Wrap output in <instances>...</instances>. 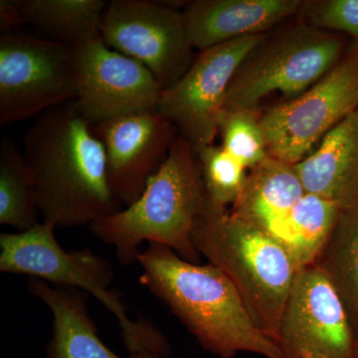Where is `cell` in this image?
<instances>
[{"mask_svg": "<svg viewBox=\"0 0 358 358\" xmlns=\"http://www.w3.org/2000/svg\"><path fill=\"white\" fill-rule=\"evenodd\" d=\"M23 155L42 222L55 229L90 226L124 208L108 182L102 143L76 101L44 112L26 133Z\"/></svg>", "mask_w": 358, "mask_h": 358, "instance_id": "1", "label": "cell"}, {"mask_svg": "<svg viewBox=\"0 0 358 358\" xmlns=\"http://www.w3.org/2000/svg\"><path fill=\"white\" fill-rule=\"evenodd\" d=\"M141 286L162 301L205 350L220 358L241 352L284 358L279 346L254 324L241 296L222 271L188 262L164 245L141 252Z\"/></svg>", "mask_w": 358, "mask_h": 358, "instance_id": "2", "label": "cell"}, {"mask_svg": "<svg viewBox=\"0 0 358 358\" xmlns=\"http://www.w3.org/2000/svg\"><path fill=\"white\" fill-rule=\"evenodd\" d=\"M206 199L196 152L178 136L140 199L91 224L90 231L96 239L114 247L122 265L138 262L143 242L164 245L188 262L199 264L201 256L193 244L192 232Z\"/></svg>", "mask_w": 358, "mask_h": 358, "instance_id": "3", "label": "cell"}, {"mask_svg": "<svg viewBox=\"0 0 358 358\" xmlns=\"http://www.w3.org/2000/svg\"><path fill=\"white\" fill-rule=\"evenodd\" d=\"M192 241L200 256L232 282L255 326L275 343L300 270L288 249L271 233L212 203L208 197L195 221Z\"/></svg>", "mask_w": 358, "mask_h": 358, "instance_id": "4", "label": "cell"}, {"mask_svg": "<svg viewBox=\"0 0 358 358\" xmlns=\"http://www.w3.org/2000/svg\"><path fill=\"white\" fill-rule=\"evenodd\" d=\"M0 271L92 294L115 315L129 355H171L169 341L152 322L128 317L121 296L110 289L114 279L110 263L89 249L66 251L56 239L55 228L49 224L41 222L23 232L1 233Z\"/></svg>", "mask_w": 358, "mask_h": 358, "instance_id": "5", "label": "cell"}, {"mask_svg": "<svg viewBox=\"0 0 358 358\" xmlns=\"http://www.w3.org/2000/svg\"><path fill=\"white\" fill-rule=\"evenodd\" d=\"M343 41L305 24L264 36L238 68L223 110H256L271 94L298 98L341 62Z\"/></svg>", "mask_w": 358, "mask_h": 358, "instance_id": "6", "label": "cell"}, {"mask_svg": "<svg viewBox=\"0 0 358 358\" xmlns=\"http://www.w3.org/2000/svg\"><path fill=\"white\" fill-rule=\"evenodd\" d=\"M71 45L13 30L0 35V126L76 101Z\"/></svg>", "mask_w": 358, "mask_h": 358, "instance_id": "7", "label": "cell"}, {"mask_svg": "<svg viewBox=\"0 0 358 358\" xmlns=\"http://www.w3.org/2000/svg\"><path fill=\"white\" fill-rule=\"evenodd\" d=\"M358 108V47L308 91L260 117L268 154L299 164L313 145Z\"/></svg>", "mask_w": 358, "mask_h": 358, "instance_id": "8", "label": "cell"}, {"mask_svg": "<svg viewBox=\"0 0 358 358\" xmlns=\"http://www.w3.org/2000/svg\"><path fill=\"white\" fill-rule=\"evenodd\" d=\"M101 36L113 50L145 65L162 91L173 86L194 61L182 10L164 1H110Z\"/></svg>", "mask_w": 358, "mask_h": 358, "instance_id": "9", "label": "cell"}, {"mask_svg": "<svg viewBox=\"0 0 358 358\" xmlns=\"http://www.w3.org/2000/svg\"><path fill=\"white\" fill-rule=\"evenodd\" d=\"M264 36L243 37L201 51L185 75L162 91L159 112L195 150L213 143L228 87L244 59Z\"/></svg>", "mask_w": 358, "mask_h": 358, "instance_id": "10", "label": "cell"}, {"mask_svg": "<svg viewBox=\"0 0 358 358\" xmlns=\"http://www.w3.org/2000/svg\"><path fill=\"white\" fill-rule=\"evenodd\" d=\"M275 343L284 358H355L357 341L345 306L315 264L296 273Z\"/></svg>", "mask_w": 358, "mask_h": 358, "instance_id": "11", "label": "cell"}, {"mask_svg": "<svg viewBox=\"0 0 358 358\" xmlns=\"http://www.w3.org/2000/svg\"><path fill=\"white\" fill-rule=\"evenodd\" d=\"M78 109L91 124L159 109L162 88L145 65L113 50L102 36L74 45Z\"/></svg>", "mask_w": 358, "mask_h": 358, "instance_id": "12", "label": "cell"}, {"mask_svg": "<svg viewBox=\"0 0 358 358\" xmlns=\"http://www.w3.org/2000/svg\"><path fill=\"white\" fill-rule=\"evenodd\" d=\"M105 150L110 190L124 207L134 203L169 157L178 136L157 110H143L91 124Z\"/></svg>", "mask_w": 358, "mask_h": 358, "instance_id": "13", "label": "cell"}, {"mask_svg": "<svg viewBox=\"0 0 358 358\" xmlns=\"http://www.w3.org/2000/svg\"><path fill=\"white\" fill-rule=\"evenodd\" d=\"M301 0H196L185 4L186 32L200 51L264 35L270 28L301 10Z\"/></svg>", "mask_w": 358, "mask_h": 358, "instance_id": "14", "label": "cell"}, {"mask_svg": "<svg viewBox=\"0 0 358 358\" xmlns=\"http://www.w3.org/2000/svg\"><path fill=\"white\" fill-rule=\"evenodd\" d=\"M306 192L341 207L358 201V108L334 127L310 157L294 164Z\"/></svg>", "mask_w": 358, "mask_h": 358, "instance_id": "15", "label": "cell"}, {"mask_svg": "<svg viewBox=\"0 0 358 358\" xmlns=\"http://www.w3.org/2000/svg\"><path fill=\"white\" fill-rule=\"evenodd\" d=\"M27 289L47 306L53 315L52 336L46 358H162L152 352H140L122 357L99 338L90 317L88 294L80 289L53 286L30 278Z\"/></svg>", "mask_w": 358, "mask_h": 358, "instance_id": "16", "label": "cell"}, {"mask_svg": "<svg viewBox=\"0 0 358 358\" xmlns=\"http://www.w3.org/2000/svg\"><path fill=\"white\" fill-rule=\"evenodd\" d=\"M305 193L294 166L268 155L250 169L243 189L230 212L274 236L280 224Z\"/></svg>", "mask_w": 358, "mask_h": 358, "instance_id": "17", "label": "cell"}, {"mask_svg": "<svg viewBox=\"0 0 358 358\" xmlns=\"http://www.w3.org/2000/svg\"><path fill=\"white\" fill-rule=\"evenodd\" d=\"M331 282L345 306L358 341V201L341 211L315 262Z\"/></svg>", "mask_w": 358, "mask_h": 358, "instance_id": "18", "label": "cell"}, {"mask_svg": "<svg viewBox=\"0 0 358 358\" xmlns=\"http://www.w3.org/2000/svg\"><path fill=\"white\" fill-rule=\"evenodd\" d=\"M341 211L334 202L306 192L274 236L288 249L299 268L310 265L331 236Z\"/></svg>", "mask_w": 358, "mask_h": 358, "instance_id": "19", "label": "cell"}, {"mask_svg": "<svg viewBox=\"0 0 358 358\" xmlns=\"http://www.w3.org/2000/svg\"><path fill=\"white\" fill-rule=\"evenodd\" d=\"M103 0H20L22 25L36 26L74 46L101 35Z\"/></svg>", "mask_w": 358, "mask_h": 358, "instance_id": "20", "label": "cell"}, {"mask_svg": "<svg viewBox=\"0 0 358 358\" xmlns=\"http://www.w3.org/2000/svg\"><path fill=\"white\" fill-rule=\"evenodd\" d=\"M40 217L31 171L7 136L0 145V224L23 232L41 223Z\"/></svg>", "mask_w": 358, "mask_h": 358, "instance_id": "21", "label": "cell"}, {"mask_svg": "<svg viewBox=\"0 0 358 358\" xmlns=\"http://www.w3.org/2000/svg\"><path fill=\"white\" fill-rule=\"evenodd\" d=\"M199 157L208 199L217 206H232L243 189L248 176L246 169L222 145L213 143L195 150Z\"/></svg>", "mask_w": 358, "mask_h": 358, "instance_id": "22", "label": "cell"}, {"mask_svg": "<svg viewBox=\"0 0 358 358\" xmlns=\"http://www.w3.org/2000/svg\"><path fill=\"white\" fill-rule=\"evenodd\" d=\"M218 133L222 136L224 150L248 171L268 157L265 134L256 110H223Z\"/></svg>", "mask_w": 358, "mask_h": 358, "instance_id": "23", "label": "cell"}, {"mask_svg": "<svg viewBox=\"0 0 358 358\" xmlns=\"http://www.w3.org/2000/svg\"><path fill=\"white\" fill-rule=\"evenodd\" d=\"M308 25L317 29L343 32L358 47V0L303 1L301 8Z\"/></svg>", "mask_w": 358, "mask_h": 358, "instance_id": "24", "label": "cell"}, {"mask_svg": "<svg viewBox=\"0 0 358 358\" xmlns=\"http://www.w3.org/2000/svg\"><path fill=\"white\" fill-rule=\"evenodd\" d=\"M22 25L20 0L0 1V30L1 33L17 30Z\"/></svg>", "mask_w": 358, "mask_h": 358, "instance_id": "25", "label": "cell"}, {"mask_svg": "<svg viewBox=\"0 0 358 358\" xmlns=\"http://www.w3.org/2000/svg\"><path fill=\"white\" fill-rule=\"evenodd\" d=\"M355 358H358V341L355 343Z\"/></svg>", "mask_w": 358, "mask_h": 358, "instance_id": "26", "label": "cell"}]
</instances>
